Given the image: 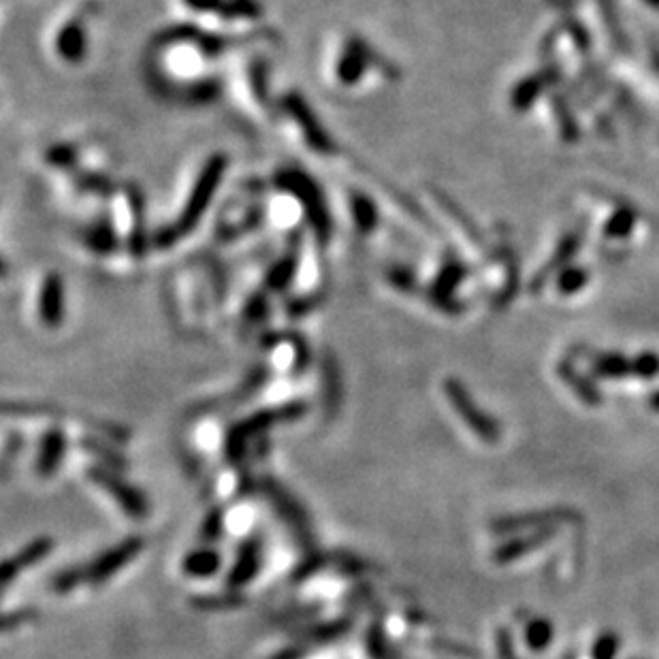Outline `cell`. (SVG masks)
<instances>
[{
    "instance_id": "6da1fadb",
    "label": "cell",
    "mask_w": 659,
    "mask_h": 659,
    "mask_svg": "<svg viewBox=\"0 0 659 659\" xmlns=\"http://www.w3.org/2000/svg\"><path fill=\"white\" fill-rule=\"evenodd\" d=\"M220 43L209 35H199L195 30H182L177 35H167L156 41L152 52V69L167 86L180 90L201 92L205 98L207 88L214 84L209 71L214 58L218 56Z\"/></svg>"
},
{
    "instance_id": "7a4b0ae2",
    "label": "cell",
    "mask_w": 659,
    "mask_h": 659,
    "mask_svg": "<svg viewBox=\"0 0 659 659\" xmlns=\"http://www.w3.org/2000/svg\"><path fill=\"white\" fill-rule=\"evenodd\" d=\"M323 69L326 81L340 90H361L363 86H372V75L382 81H391L395 75V69H391L380 54H376L361 37L354 35L335 38L326 52Z\"/></svg>"
},
{
    "instance_id": "3957f363",
    "label": "cell",
    "mask_w": 659,
    "mask_h": 659,
    "mask_svg": "<svg viewBox=\"0 0 659 659\" xmlns=\"http://www.w3.org/2000/svg\"><path fill=\"white\" fill-rule=\"evenodd\" d=\"M224 169H226L224 156H212L203 165L199 175L192 180L190 190H188L184 203H182L180 212L175 215L173 224H169L167 229L160 232L158 237L160 246H169L171 241L180 240V232L190 231L192 226L199 223V218L207 212L209 201H212L215 192V184H218L220 177L224 175Z\"/></svg>"
},
{
    "instance_id": "277c9868",
    "label": "cell",
    "mask_w": 659,
    "mask_h": 659,
    "mask_svg": "<svg viewBox=\"0 0 659 659\" xmlns=\"http://www.w3.org/2000/svg\"><path fill=\"white\" fill-rule=\"evenodd\" d=\"M308 406L301 400L295 401H288L282 403V406L275 408H265L258 410V412L250 414L248 418L240 420V423L232 427L229 434H226V444H224V452L226 459L232 463H240L243 455H246V448L250 444L252 437L263 435L265 431L275 427L280 423H291V420L301 418L306 414Z\"/></svg>"
},
{
    "instance_id": "5b68a950",
    "label": "cell",
    "mask_w": 659,
    "mask_h": 659,
    "mask_svg": "<svg viewBox=\"0 0 659 659\" xmlns=\"http://www.w3.org/2000/svg\"><path fill=\"white\" fill-rule=\"evenodd\" d=\"M92 18V7H84L71 11L66 18L56 26L49 38L54 56L64 64H80L88 52V24Z\"/></svg>"
},
{
    "instance_id": "8992f818",
    "label": "cell",
    "mask_w": 659,
    "mask_h": 659,
    "mask_svg": "<svg viewBox=\"0 0 659 659\" xmlns=\"http://www.w3.org/2000/svg\"><path fill=\"white\" fill-rule=\"evenodd\" d=\"M444 393L452 410L457 412V417L463 418L468 429L474 431L480 440L486 442V444H497L502 440V425L474 401V397L465 389L463 382L448 378L444 382Z\"/></svg>"
},
{
    "instance_id": "52a82bcc",
    "label": "cell",
    "mask_w": 659,
    "mask_h": 659,
    "mask_svg": "<svg viewBox=\"0 0 659 659\" xmlns=\"http://www.w3.org/2000/svg\"><path fill=\"white\" fill-rule=\"evenodd\" d=\"M30 306L35 309L38 325L46 329H58L64 318V286L56 271L46 274L32 284Z\"/></svg>"
},
{
    "instance_id": "ba28073f",
    "label": "cell",
    "mask_w": 659,
    "mask_h": 659,
    "mask_svg": "<svg viewBox=\"0 0 659 659\" xmlns=\"http://www.w3.org/2000/svg\"><path fill=\"white\" fill-rule=\"evenodd\" d=\"M260 491H263V495L267 497L271 506L275 508L278 517L288 525V529H292V534H295L299 545H303V546L312 545L314 542L312 525H309V519H308L306 511L301 508V503H299L295 497H292L291 493L284 489V486L278 485L271 478L260 480Z\"/></svg>"
},
{
    "instance_id": "9c48e42d",
    "label": "cell",
    "mask_w": 659,
    "mask_h": 659,
    "mask_svg": "<svg viewBox=\"0 0 659 659\" xmlns=\"http://www.w3.org/2000/svg\"><path fill=\"white\" fill-rule=\"evenodd\" d=\"M88 478L92 480L94 485L101 486L103 491L109 493L114 502H118L129 517L132 519H146L149 512L148 500L146 495L139 489L126 483L124 478H120L118 474H114L112 469L105 468V465H94V468L88 469Z\"/></svg>"
},
{
    "instance_id": "30bf717a",
    "label": "cell",
    "mask_w": 659,
    "mask_h": 659,
    "mask_svg": "<svg viewBox=\"0 0 659 659\" xmlns=\"http://www.w3.org/2000/svg\"><path fill=\"white\" fill-rule=\"evenodd\" d=\"M146 546V540L139 536H131V538L122 540L120 545H115L105 551L103 555H98L92 563L84 566V579L88 585H103L112 579L114 574H118L122 568H126Z\"/></svg>"
},
{
    "instance_id": "8fae6325",
    "label": "cell",
    "mask_w": 659,
    "mask_h": 659,
    "mask_svg": "<svg viewBox=\"0 0 659 659\" xmlns=\"http://www.w3.org/2000/svg\"><path fill=\"white\" fill-rule=\"evenodd\" d=\"M235 86V97L246 103L248 114H265V80H263V63L258 58H248L241 63V69L235 71L231 77ZM237 101V103H240Z\"/></svg>"
},
{
    "instance_id": "7c38bea8",
    "label": "cell",
    "mask_w": 659,
    "mask_h": 659,
    "mask_svg": "<svg viewBox=\"0 0 659 659\" xmlns=\"http://www.w3.org/2000/svg\"><path fill=\"white\" fill-rule=\"evenodd\" d=\"M579 519V512L572 508H546V511L525 512V514H512V517H500L491 523V531L495 534H512V531H525V529H545V528H557L563 520Z\"/></svg>"
},
{
    "instance_id": "4fadbf2b",
    "label": "cell",
    "mask_w": 659,
    "mask_h": 659,
    "mask_svg": "<svg viewBox=\"0 0 659 659\" xmlns=\"http://www.w3.org/2000/svg\"><path fill=\"white\" fill-rule=\"evenodd\" d=\"M557 536V528H545V529H536V531H529V534L525 536H517V538L503 542V545H500L493 551V562L497 563V566H506V563H512L517 562V559L529 555V553L538 551V548H542L545 545H548L553 538Z\"/></svg>"
},
{
    "instance_id": "5bb4252c",
    "label": "cell",
    "mask_w": 659,
    "mask_h": 659,
    "mask_svg": "<svg viewBox=\"0 0 659 659\" xmlns=\"http://www.w3.org/2000/svg\"><path fill=\"white\" fill-rule=\"evenodd\" d=\"M260 566H263V542L260 538H248L241 542L240 551H237L226 585L231 589H241V587L252 583L254 576L260 572Z\"/></svg>"
},
{
    "instance_id": "9a60e30c",
    "label": "cell",
    "mask_w": 659,
    "mask_h": 659,
    "mask_svg": "<svg viewBox=\"0 0 659 659\" xmlns=\"http://www.w3.org/2000/svg\"><path fill=\"white\" fill-rule=\"evenodd\" d=\"M54 551V540L52 538H37L26 545L18 555L9 557L7 562L3 563V570H0V579H3V587H9L18 579V574L24 572L26 568L37 566L41 559H46L49 553Z\"/></svg>"
},
{
    "instance_id": "2e32d148",
    "label": "cell",
    "mask_w": 659,
    "mask_h": 659,
    "mask_svg": "<svg viewBox=\"0 0 659 659\" xmlns=\"http://www.w3.org/2000/svg\"><path fill=\"white\" fill-rule=\"evenodd\" d=\"M580 246H583V232H570V235L563 237V240L559 241L555 257L548 260L545 267L540 269V274L536 275L534 280H531V284H529L531 292H534V295H536V292H540L542 286H545V282L551 278V274H555L559 267L566 269V265L570 263V260H572V257Z\"/></svg>"
},
{
    "instance_id": "e0dca14e",
    "label": "cell",
    "mask_w": 659,
    "mask_h": 659,
    "mask_svg": "<svg viewBox=\"0 0 659 659\" xmlns=\"http://www.w3.org/2000/svg\"><path fill=\"white\" fill-rule=\"evenodd\" d=\"M64 434L60 429H49L41 440V448H38V459H37V472L43 478L56 474L64 457Z\"/></svg>"
},
{
    "instance_id": "ac0fdd59",
    "label": "cell",
    "mask_w": 659,
    "mask_h": 659,
    "mask_svg": "<svg viewBox=\"0 0 659 659\" xmlns=\"http://www.w3.org/2000/svg\"><path fill=\"white\" fill-rule=\"evenodd\" d=\"M591 374L602 380L634 378L631 359L619 352H597L591 357Z\"/></svg>"
},
{
    "instance_id": "d6986e66",
    "label": "cell",
    "mask_w": 659,
    "mask_h": 659,
    "mask_svg": "<svg viewBox=\"0 0 659 659\" xmlns=\"http://www.w3.org/2000/svg\"><path fill=\"white\" fill-rule=\"evenodd\" d=\"M220 563H223V557L215 548H197V551L188 553L182 562V570H184L186 576H192V579H207V576H214L220 570Z\"/></svg>"
},
{
    "instance_id": "ffe728a7",
    "label": "cell",
    "mask_w": 659,
    "mask_h": 659,
    "mask_svg": "<svg viewBox=\"0 0 659 659\" xmlns=\"http://www.w3.org/2000/svg\"><path fill=\"white\" fill-rule=\"evenodd\" d=\"M557 372H559V378L566 382V384L570 386V389L574 391V395L579 397L580 401H585L587 406H600V403H602V393L594 384V380H589V378H585V376H580L568 361L559 363Z\"/></svg>"
},
{
    "instance_id": "44dd1931",
    "label": "cell",
    "mask_w": 659,
    "mask_h": 659,
    "mask_svg": "<svg viewBox=\"0 0 659 659\" xmlns=\"http://www.w3.org/2000/svg\"><path fill=\"white\" fill-rule=\"evenodd\" d=\"M545 86H546V81L542 75L525 77V80L512 90L511 105L517 109V112H525V109H529L531 105H534V101L538 98V94L542 92V88Z\"/></svg>"
},
{
    "instance_id": "7402d4cb",
    "label": "cell",
    "mask_w": 659,
    "mask_h": 659,
    "mask_svg": "<svg viewBox=\"0 0 659 659\" xmlns=\"http://www.w3.org/2000/svg\"><path fill=\"white\" fill-rule=\"evenodd\" d=\"M553 636H555V628H553V623L548 619L538 617L525 625V645L534 653L546 651L548 645L553 642Z\"/></svg>"
},
{
    "instance_id": "603a6c76",
    "label": "cell",
    "mask_w": 659,
    "mask_h": 659,
    "mask_svg": "<svg viewBox=\"0 0 659 659\" xmlns=\"http://www.w3.org/2000/svg\"><path fill=\"white\" fill-rule=\"evenodd\" d=\"M636 218H638V215H636L634 209L629 207L617 209V212L611 215L606 226H604V232H606V237H611V240H623V237H628L629 232L634 231Z\"/></svg>"
},
{
    "instance_id": "cb8c5ba5",
    "label": "cell",
    "mask_w": 659,
    "mask_h": 659,
    "mask_svg": "<svg viewBox=\"0 0 659 659\" xmlns=\"http://www.w3.org/2000/svg\"><path fill=\"white\" fill-rule=\"evenodd\" d=\"M351 625H352L351 619H337V621L323 623V625H316V628L308 629L306 634H303V638H306V640H312V642L335 640V638H340L342 634H346V631L351 629Z\"/></svg>"
},
{
    "instance_id": "d4e9b609",
    "label": "cell",
    "mask_w": 659,
    "mask_h": 659,
    "mask_svg": "<svg viewBox=\"0 0 659 659\" xmlns=\"http://www.w3.org/2000/svg\"><path fill=\"white\" fill-rule=\"evenodd\" d=\"M587 280H589V274H587V269L583 267L562 269L557 275L559 292H562V295H574V292H579L580 288L587 284Z\"/></svg>"
},
{
    "instance_id": "484cf974",
    "label": "cell",
    "mask_w": 659,
    "mask_h": 659,
    "mask_svg": "<svg viewBox=\"0 0 659 659\" xmlns=\"http://www.w3.org/2000/svg\"><path fill=\"white\" fill-rule=\"evenodd\" d=\"M190 604L199 611H220V608H235L243 604L241 594H224V596H197Z\"/></svg>"
},
{
    "instance_id": "4316f807",
    "label": "cell",
    "mask_w": 659,
    "mask_h": 659,
    "mask_svg": "<svg viewBox=\"0 0 659 659\" xmlns=\"http://www.w3.org/2000/svg\"><path fill=\"white\" fill-rule=\"evenodd\" d=\"M81 448H84V451H90L92 455L105 459V463L112 465V468L115 469H124L126 465H129L118 451H114V448L103 444V442L94 440V437H84V440H81ZM107 465H105V468H107Z\"/></svg>"
},
{
    "instance_id": "83f0119b",
    "label": "cell",
    "mask_w": 659,
    "mask_h": 659,
    "mask_svg": "<svg viewBox=\"0 0 659 659\" xmlns=\"http://www.w3.org/2000/svg\"><path fill=\"white\" fill-rule=\"evenodd\" d=\"M81 583H86L84 566L66 568L52 579V589L56 591V594H66V591H73L75 587L81 585Z\"/></svg>"
},
{
    "instance_id": "f1b7e54d",
    "label": "cell",
    "mask_w": 659,
    "mask_h": 659,
    "mask_svg": "<svg viewBox=\"0 0 659 659\" xmlns=\"http://www.w3.org/2000/svg\"><path fill=\"white\" fill-rule=\"evenodd\" d=\"M619 634L614 631H604V634L597 636V640L594 642V649H591V659H614L619 653Z\"/></svg>"
},
{
    "instance_id": "f546056e",
    "label": "cell",
    "mask_w": 659,
    "mask_h": 659,
    "mask_svg": "<svg viewBox=\"0 0 659 659\" xmlns=\"http://www.w3.org/2000/svg\"><path fill=\"white\" fill-rule=\"evenodd\" d=\"M631 369H634V378L653 380L659 376V357L653 352H642L631 359Z\"/></svg>"
},
{
    "instance_id": "4dcf8cb0",
    "label": "cell",
    "mask_w": 659,
    "mask_h": 659,
    "mask_svg": "<svg viewBox=\"0 0 659 659\" xmlns=\"http://www.w3.org/2000/svg\"><path fill=\"white\" fill-rule=\"evenodd\" d=\"M224 534V511L223 508H214L203 520L201 528V540L205 542H215L220 540V536Z\"/></svg>"
},
{
    "instance_id": "1f68e13d",
    "label": "cell",
    "mask_w": 659,
    "mask_h": 659,
    "mask_svg": "<svg viewBox=\"0 0 659 659\" xmlns=\"http://www.w3.org/2000/svg\"><path fill=\"white\" fill-rule=\"evenodd\" d=\"M368 651H369V655H372V659H395V657H391V651L386 649L384 629H382L380 621L372 623V628H369Z\"/></svg>"
},
{
    "instance_id": "d6a6232c",
    "label": "cell",
    "mask_w": 659,
    "mask_h": 659,
    "mask_svg": "<svg viewBox=\"0 0 659 659\" xmlns=\"http://www.w3.org/2000/svg\"><path fill=\"white\" fill-rule=\"evenodd\" d=\"M553 109H555V115H557V124L559 129H562V137L566 141H574L576 139V122L572 120V115H570V112L566 109V105H563L562 109V98L555 97V101H553Z\"/></svg>"
},
{
    "instance_id": "836d02e7",
    "label": "cell",
    "mask_w": 659,
    "mask_h": 659,
    "mask_svg": "<svg viewBox=\"0 0 659 659\" xmlns=\"http://www.w3.org/2000/svg\"><path fill=\"white\" fill-rule=\"evenodd\" d=\"M434 649L451 653V655H459V657H461V655L463 657H476V651L463 649V645H457V642H448V640H434Z\"/></svg>"
},
{
    "instance_id": "e575fe53",
    "label": "cell",
    "mask_w": 659,
    "mask_h": 659,
    "mask_svg": "<svg viewBox=\"0 0 659 659\" xmlns=\"http://www.w3.org/2000/svg\"><path fill=\"white\" fill-rule=\"evenodd\" d=\"M497 651H500L502 659H519L517 653H514V645H512L511 634H508V631L503 628L500 629V634H497Z\"/></svg>"
},
{
    "instance_id": "d590c367",
    "label": "cell",
    "mask_w": 659,
    "mask_h": 659,
    "mask_svg": "<svg viewBox=\"0 0 659 659\" xmlns=\"http://www.w3.org/2000/svg\"><path fill=\"white\" fill-rule=\"evenodd\" d=\"M570 35H572V38L576 41V46H579L580 49H587L589 47V37H587V30L583 29V26L579 24V21H570Z\"/></svg>"
},
{
    "instance_id": "8d00e7d4",
    "label": "cell",
    "mask_w": 659,
    "mask_h": 659,
    "mask_svg": "<svg viewBox=\"0 0 659 659\" xmlns=\"http://www.w3.org/2000/svg\"><path fill=\"white\" fill-rule=\"evenodd\" d=\"M24 619H26V613H9L7 617H4L3 628L9 631L11 628H13V623H21V621H24Z\"/></svg>"
},
{
    "instance_id": "74e56055",
    "label": "cell",
    "mask_w": 659,
    "mask_h": 659,
    "mask_svg": "<svg viewBox=\"0 0 659 659\" xmlns=\"http://www.w3.org/2000/svg\"><path fill=\"white\" fill-rule=\"evenodd\" d=\"M301 655H303V651L288 649V651H284L280 657H275V659H301Z\"/></svg>"
},
{
    "instance_id": "f35d334b",
    "label": "cell",
    "mask_w": 659,
    "mask_h": 659,
    "mask_svg": "<svg viewBox=\"0 0 659 659\" xmlns=\"http://www.w3.org/2000/svg\"><path fill=\"white\" fill-rule=\"evenodd\" d=\"M649 408L653 410V412H659V391L653 393L651 400H649Z\"/></svg>"
},
{
    "instance_id": "ab89813d",
    "label": "cell",
    "mask_w": 659,
    "mask_h": 659,
    "mask_svg": "<svg viewBox=\"0 0 659 659\" xmlns=\"http://www.w3.org/2000/svg\"><path fill=\"white\" fill-rule=\"evenodd\" d=\"M645 3H646V4H651V7L659 9V0H645Z\"/></svg>"
}]
</instances>
